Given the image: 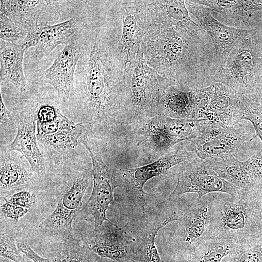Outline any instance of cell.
Segmentation results:
<instances>
[{"instance_id": "52a82bcc", "label": "cell", "mask_w": 262, "mask_h": 262, "mask_svg": "<svg viewBox=\"0 0 262 262\" xmlns=\"http://www.w3.org/2000/svg\"><path fill=\"white\" fill-rule=\"evenodd\" d=\"M222 192L242 198L244 192L240 188L218 177L204 160L197 157L181 164L177 171V182L168 199L177 198L183 194L196 193L198 199L209 193Z\"/></svg>"}, {"instance_id": "ab89813d", "label": "cell", "mask_w": 262, "mask_h": 262, "mask_svg": "<svg viewBox=\"0 0 262 262\" xmlns=\"http://www.w3.org/2000/svg\"><path fill=\"white\" fill-rule=\"evenodd\" d=\"M17 244L19 250L33 262H52L51 260L44 258L36 253L27 241L19 238L17 239Z\"/></svg>"}, {"instance_id": "b9f144b4", "label": "cell", "mask_w": 262, "mask_h": 262, "mask_svg": "<svg viewBox=\"0 0 262 262\" xmlns=\"http://www.w3.org/2000/svg\"><path fill=\"white\" fill-rule=\"evenodd\" d=\"M221 262H237L232 254H230L224 257Z\"/></svg>"}, {"instance_id": "2e32d148", "label": "cell", "mask_w": 262, "mask_h": 262, "mask_svg": "<svg viewBox=\"0 0 262 262\" xmlns=\"http://www.w3.org/2000/svg\"><path fill=\"white\" fill-rule=\"evenodd\" d=\"M76 32L75 18L53 25L41 22L29 30L22 44L27 49L33 47V58L40 59L49 55L58 45L68 44Z\"/></svg>"}, {"instance_id": "f35d334b", "label": "cell", "mask_w": 262, "mask_h": 262, "mask_svg": "<svg viewBox=\"0 0 262 262\" xmlns=\"http://www.w3.org/2000/svg\"><path fill=\"white\" fill-rule=\"evenodd\" d=\"M252 238L255 245L262 246V208H255L252 214Z\"/></svg>"}, {"instance_id": "d590c367", "label": "cell", "mask_w": 262, "mask_h": 262, "mask_svg": "<svg viewBox=\"0 0 262 262\" xmlns=\"http://www.w3.org/2000/svg\"><path fill=\"white\" fill-rule=\"evenodd\" d=\"M76 124L61 112L54 120L48 122H36V135L45 136L54 134L60 131L69 130Z\"/></svg>"}, {"instance_id": "44dd1931", "label": "cell", "mask_w": 262, "mask_h": 262, "mask_svg": "<svg viewBox=\"0 0 262 262\" xmlns=\"http://www.w3.org/2000/svg\"><path fill=\"white\" fill-rule=\"evenodd\" d=\"M16 152L8 151L5 146L0 147V193L30 187L34 181L33 173L21 159L23 156Z\"/></svg>"}, {"instance_id": "484cf974", "label": "cell", "mask_w": 262, "mask_h": 262, "mask_svg": "<svg viewBox=\"0 0 262 262\" xmlns=\"http://www.w3.org/2000/svg\"><path fill=\"white\" fill-rule=\"evenodd\" d=\"M193 248L189 259L185 262H221L224 257L241 247L229 240L208 238Z\"/></svg>"}, {"instance_id": "836d02e7", "label": "cell", "mask_w": 262, "mask_h": 262, "mask_svg": "<svg viewBox=\"0 0 262 262\" xmlns=\"http://www.w3.org/2000/svg\"><path fill=\"white\" fill-rule=\"evenodd\" d=\"M0 40L16 43L19 40L25 39L28 32L15 21L0 14Z\"/></svg>"}, {"instance_id": "1f68e13d", "label": "cell", "mask_w": 262, "mask_h": 262, "mask_svg": "<svg viewBox=\"0 0 262 262\" xmlns=\"http://www.w3.org/2000/svg\"><path fill=\"white\" fill-rule=\"evenodd\" d=\"M213 90V84L208 86L191 89L193 111L191 119H205Z\"/></svg>"}, {"instance_id": "3957f363", "label": "cell", "mask_w": 262, "mask_h": 262, "mask_svg": "<svg viewBox=\"0 0 262 262\" xmlns=\"http://www.w3.org/2000/svg\"><path fill=\"white\" fill-rule=\"evenodd\" d=\"M170 82L147 65L140 49L126 66L123 89V126L157 115L159 104Z\"/></svg>"}, {"instance_id": "4dcf8cb0", "label": "cell", "mask_w": 262, "mask_h": 262, "mask_svg": "<svg viewBox=\"0 0 262 262\" xmlns=\"http://www.w3.org/2000/svg\"><path fill=\"white\" fill-rule=\"evenodd\" d=\"M170 219L162 221L152 228L147 234L146 240L140 248L134 247V261L135 262H161V259L155 245V238L160 229L170 223Z\"/></svg>"}, {"instance_id": "277c9868", "label": "cell", "mask_w": 262, "mask_h": 262, "mask_svg": "<svg viewBox=\"0 0 262 262\" xmlns=\"http://www.w3.org/2000/svg\"><path fill=\"white\" fill-rule=\"evenodd\" d=\"M213 81L228 85L239 96L260 92L262 89V29H250L231 50Z\"/></svg>"}, {"instance_id": "6da1fadb", "label": "cell", "mask_w": 262, "mask_h": 262, "mask_svg": "<svg viewBox=\"0 0 262 262\" xmlns=\"http://www.w3.org/2000/svg\"><path fill=\"white\" fill-rule=\"evenodd\" d=\"M120 33L103 18L90 19L79 35L80 52L68 103L88 134L104 135L123 126L126 66L118 49Z\"/></svg>"}, {"instance_id": "9a60e30c", "label": "cell", "mask_w": 262, "mask_h": 262, "mask_svg": "<svg viewBox=\"0 0 262 262\" xmlns=\"http://www.w3.org/2000/svg\"><path fill=\"white\" fill-rule=\"evenodd\" d=\"M94 228L87 241L88 247L101 258L117 262L134 261V247L127 241L125 232L112 222Z\"/></svg>"}, {"instance_id": "e575fe53", "label": "cell", "mask_w": 262, "mask_h": 262, "mask_svg": "<svg viewBox=\"0 0 262 262\" xmlns=\"http://www.w3.org/2000/svg\"><path fill=\"white\" fill-rule=\"evenodd\" d=\"M17 238L16 234L14 232L1 233L0 255L14 262H22L24 256L22 255L18 247Z\"/></svg>"}, {"instance_id": "7bdbcfd3", "label": "cell", "mask_w": 262, "mask_h": 262, "mask_svg": "<svg viewBox=\"0 0 262 262\" xmlns=\"http://www.w3.org/2000/svg\"><path fill=\"white\" fill-rule=\"evenodd\" d=\"M101 262H117L113 261V260H109L108 259L102 258Z\"/></svg>"}, {"instance_id": "bcb514c9", "label": "cell", "mask_w": 262, "mask_h": 262, "mask_svg": "<svg viewBox=\"0 0 262 262\" xmlns=\"http://www.w3.org/2000/svg\"><path fill=\"white\" fill-rule=\"evenodd\" d=\"M261 2H262V0H261Z\"/></svg>"}, {"instance_id": "7a4b0ae2", "label": "cell", "mask_w": 262, "mask_h": 262, "mask_svg": "<svg viewBox=\"0 0 262 262\" xmlns=\"http://www.w3.org/2000/svg\"><path fill=\"white\" fill-rule=\"evenodd\" d=\"M140 49L148 66L180 90L213 83L217 71L215 49L207 33L192 35L152 22Z\"/></svg>"}, {"instance_id": "4316f807", "label": "cell", "mask_w": 262, "mask_h": 262, "mask_svg": "<svg viewBox=\"0 0 262 262\" xmlns=\"http://www.w3.org/2000/svg\"><path fill=\"white\" fill-rule=\"evenodd\" d=\"M86 131L85 126L79 123L72 129L51 135L37 136V138L48 153L50 152L52 155L68 153L77 147L80 138Z\"/></svg>"}, {"instance_id": "d6986e66", "label": "cell", "mask_w": 262, "mask_h": 262, "mask_svg": "<svg viewBox=\"0 0 262 262\" xmlns=\"http://www.w3.org/2000/svg\"><path fill=\"white\" fill-rule=\"evenodd\" d=\"M213 197L192 200L185 207L178 221L184 230V241L193 247L207 239L208 224Z\"/></svg>"}, {"instance_id": "8992f818", "label": "cell", "mask_w": 262, "mask_h": 262, "mask_svg": "<svg viewBox=\"0 0 262 262\" xmlns=\"http://www.w3.org/2000/svg\"><path fill=\"white\" fill-rule=\"evenodd\" d=\"M89 153L92 164L93 186L91 194L83 205L82 212L93 217L95 228L105 222H111L106 217L109 206L114 202V191L117 186L112 171L104 162L100 151L85 132L80 138Z\"/></svg>"}, {"instance_id": "30bf717a", "label": "cell", "mask_w": 262, "mask_h": 262, "mask_svg": "<svg viewBox=\"0 0 262 262\" xmlns=\"http://www.w3.org/2000/svg\"><path fill=\"white\" fill-rule=\"evenodd\" d=\"M197 157L189 150L188 145L174 147L165 155L147 165L114 171L115 179L118 187H125L131 194L144 198L147 194L144 187L148 180L166 174L174 166L189 162Z\"/></svg>"}, {"instance_id": "d6a6232c", "label": "cell", "mask_w": 262, "mask_h": 262, "mask_svg": "<svg viewBox=\"0 0 262 262\" xmlns=\"http://www.w3.org/2000/svg\"><path fill=\"white\" fill-rule=\"evenodd\" d=\"M243 163L262 206V150L256 152Z\"/></svg>"}, {"instance_id": "8d00e7d4", "label": "cell", "mask_w": 262, "mask_h": 262, "mask_svg": "<svg viewBox=\"0 0 262 262\" xmlns=\"http://www.w3.org/2000/svg\"><path fill=\"white\" fill-rule=\"evenodd\" d=\"M37 122L44 123L55 119L61 112L59 108L48 102L33 104Z\"/></svg>"}, {"instance_id": "83f0119b", "label": "cell", "mask_w": 262, "mask_h": 262, "mask_svg": "<svg viewBox=\"0 0 262 262\" xmlns=\"http://www.w3.org/2000/svg\"><path fill=\"white\" fill-rule=\"evenodd\" d=\"M1 194L4 202L0 205V216L17 222L30 211L35 199L29 187L12 190Z\"/></svg>"}, {"instance_id": "ba28073f", "label": "cell", "mask_w": 262, "mask_h": 262, "mask_svg": "<svg viewBox=\"0 0 262 262\" xmlns=\"http://www.w3.org/2000/svg\"><path fill=\"white\" fill-rule=\"evenodd\" d=\"M117 9L120 20L118 49L126 66L135 59L152 21L147 0H117Z\"/></svg>"}, {"instance_id": "ffe728a7", "label": "cell", "mask_w": 262, "mask_h": 262, "mask_svg": "<svg viewBox=\"0 0 262 262\" xmlns=\"http://www.w3.org/2000/svg\"><path fill=\"white\" fill-rule=\"evenodd\" d=\"M204 160L218 177L241 188L244 192V198L260 204L256 190L245 168L243 161L235 158L234 156Z\"/></svg>"}, {"instance_id": "7c38bea8", "label": "cell", "mask_w": 262, "mask_h": 262, "mask_svg": "<svg viewBox=\"0 0 262 262\" xmlns=\"http://www.w3.org/2000/svg\"><path fill=\"white\" fill-rule=\"evenodd\" d=\"M185 3L189 12L196 18L201 27L210 37L219 69L225 64L232 49L249 33L250 29L235 28L223 24L211 15L209 8L195 0H185Z\"/></svg>"}, {"instance_id": "f546056e", "label": "cell", "mask_w": 262, "mask_h": 262, "mask_svg": "<svg viewBox=\"0 0 262 262\" xmlns=\"http://www.w3.org/2000/svg\"><path fill=\"white\" fill-rule=\"evenodd\" d=\"M237 116L239 122L245 119L252 124L255 134L250 141L258 137L262 142V95L240 96Z\"/></svg>"}, {"instance_id": "9c48e42d", "label": "cell", "mask_w": 262, "mask_h": 262, "mask_svg": "<svg viewBox=\"0 0 262 262\" xmlns=\"http://www.w3.org/2000/svg\"><path fill=\"white\" fill-rule=\"evenodd\" d=\"M92 175L85 172L73 180L59 198L54 211L39 224L40 230L64 240L72 236L73 222L82 209V199Z\"/></svg>"}, {"instance_id": "ee69618b", "label": "cell", "mask_w": 262, "mask_h": 262, "mask_svg": "<svg viewBox=\"0 0 262 262\" xmlns=\"http://www.w3.org/2000/svg\"><path fill=\"white\" fill-rule=\"evenodd\" d=\"M22 262H33L25 255L24 256V259Z\"/></svg>"}, {"instance_id": "7402d4cb", "label": "cell", "mask_w": 262, "mask_h": 262, "mask_svg": "<svg viewBox=\"0 0 262 262\" xmlns=\"http://www.w3.org/2000/svg\"><path fill=\"white\" fill-rule=\"evenodd\" d=\"M26 49L23 44L0 42V83H11L21 93L26 91L27 81L23 70L24 54Z\"/></svg>"}, {"instance_id": "5b68a950", "label": "cell", "mask_w": 262, "mask_h": 262, "mask_svg": "<svg viewBox=\"0 0 262 262\" xmlns=\"http://www.w3.org/2000/svg\"><path fill=\"white\" fill-rule=\"evenodd\" d=\"M257 207V202L246 198L213 197L207 239L229 240L241 248L255 246L252 214Z\"/></svg>"}, {"instance_id": "4fadbf2b", "label": "cell", "mask_w": 262, "mask_h": 262, "mask_svg": "<svg viewBox=\"0 0 262 262\" xmlns=\"http://www.w3.org/2000/svg\"><path fill=\"white\" fill-rule=\"evenodd\" d=\"M80 52L79 35L57 54L52 65L43 72L42 80L56 91L58 97L67 104L74 90V82Z\"/></svg>"}, {"instance_id": "60d3db41", "label": "cell", "mask_w": 262, "mask_h": 262, "mask_svg": "<svg viewBox=\"0 0 262 262\" xmlns=\"http://www.w3.org/2000/svg\"><path fill=\"white\" fill-rule=\"evenodd\" d=\"M0 131L6 128L16 127L15 121L13 116L9 110L6 107L2 97L1 93H0ZM0 131V132H1Z\"/></svg>"}, {"instance_id": "603a6c76", "label": "cell", "mask_w": 262, "mask_h": 262, "mask_svg": "<svg viewBox=\"0 0 262 262\" xmlns=\"http://www.w3.org/2000/svg\"><path fill=\"white\" fill-rule=\"evenodd\" d=\"M50 0H0V15L12 19L28 32L38 24L47 9L55 3Z\"/></svg>"}, {"instance_id": "ac0fdd59", "label": "cell", "mask_w": 262, "mask_h": 262, "mask_svg": "<svg viewBox=\"0 0 262 262\" xmlns=\"http://www.w3.org/2000/svg\"><path fill=\"white\" fill-rule=\"evenodd\" d=\"M213 90L206 119L225 127L238 124L237 110L240 96L228 85L220 83H213Z\"/></svg>"}, {"instance_id": "e0dca14e", "label": "cell", "mask_w": 262, "mask_h": 262, "mask_svg": "<svg viewBox=\"0 0 262 262\" xmlns=\"http://www.w3.org/2000/svg\"><path fill=\"white\" fill-rule=\"evenodd\" d=\"M152 21L173 27L187 34L195 35L204 30L191 18L185 0H147Z\"/></svg>"}, {"instance_id": "8fae6325", "label": "cell", "mask_w": 262, "mask_h": 262, "mask_svg": "<svg viewBox=\"0 0 262 262\" xmlns=\"http://www.w3.org/2000/svg\"><path fill=\"white\" fill-rule=\"evenodd\" d=\"M249 139V133L239 124L225 127L209 121L202 133L190 140L188 146L198 158L205 160L234 156Z\"/></svg>"}, {"instance_id": "f6af8a7d", "label": "cell", "mask_w": 262, "mask_h": 262, "mask_svg": "<svg viewBox=\"0 0 262 262\" xmlns=\"http://www.w3.org/2000/svg\"><path fill=\"white\" fill-rule=\"evenodd\" d=\"M259 93H260L261 95H262V89L260 91Z\"/></svg>"}, {"instance_id": "74e56055", "label": "cell", "mask_w": 262, "mask_h": 262, "mask_svg": "<svg viewBox=\"0 0 262 262\" xmlns=\"http://www.w3.org/2000/svg\"><path fill=\"white\" fill-rule=\"evenodd\" d=\"M237 262H262V246L240 248L231 253Z\"/></svg>"}, {"instance_id": "cb8c5ba5", "label": "cell", "mask_w": 262, "mask_h": 262, "mask_svg": "<svg viewBox=\"0 0 262 262\" xmlns=\"http://www.w3.org/2000/svg\"><path fill=\"white\" fill-rule=\"evenodd\" d=\"M192 111L191 91L181 90L171 86L167 89L160 100L157 115L175 119H191Z\"/></svg>"}, {"instance_id": "5bb4252c", "label": "cell", "mask_w": 262, "mask_h": 262, "mask_svg": "<svg viewBox=\"0 0 262 262\" xmlns=\"http://www.w3.org/2000/svg\"><path fill=\"white\" fill-rule=\"evenodd\" d=\"M12 115L17 133L13 141L5 147L8 151L20 154L29 162L32 171L40 174L44 168V157L38 144L33 104H31L26 109L15 112Z\"/></svg>"}, {"instance_id": "d4e9b609", "label": "cell", "mask_w": 262, "mask_h": 262, "mask_svg": "<svg viewBox=\"0 0 262 262\" xmlns=\"http://www.w3.org/2000/svg\"><path fill=\"white\" fill-rule=\"evenodd\" d=\"M197 3L220 13L225 18L241 22L262 10L261 0H198Z\"/></svg>"}, {"instance_id": "f1b7e54d", "label": "cell", "mask_w": 262, "mask_h": 262, "mask_svg": "<svg viewBox=\"0 0 262 262\" xmlns=\"http://www.w3.org/2000/svg\"><path fill=\"white\" fill-rule=\"evenodd\" d=\"M102 258L97 255L84 241L73 236L64 240L53 254L52 262H101Z\"/></svg>"}]
</instances>
